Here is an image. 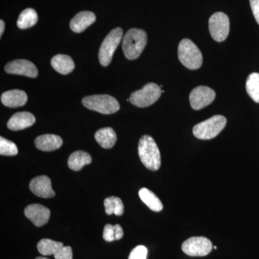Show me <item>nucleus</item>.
<instances>
[{
    "label": "nucleus",
    "mask_w": 259,
    "mask_h": 259,
    "mask_svg": "<svg viewBox=\"0 0 259 259\" xmlns=\"http://www.w3.org/2000/svg\"><path fill=\"white\" fill-rule=\"evenodd\" d=\"M148 37L142 29L131 28L122 39V48L124 55L129 60L138 59L147 44Z\"/></svg>",
    "instance_id": "f257e3e1"
},
{
    "label": "nucleus",
    "mask_w": 259,
    "mask_h": 259,
    "mask_svg": "<svg viewBox=\"0 0 259 259\" xmlns=\"http://www.w3.org/2000/svg\"><path fill=\"white\" fill-rule=\"evenodd\" d=\"M140 159L148 169L157 171L161 166V154L157 144L148 135L143 136L139 143Z\"/></svg>",
    "instance_id": "f03ea898"
},
{
    "label": "nucleus",
    "mask_w": 259,
    "mask_h": 259,
    "mask_svg": "<svg viewBox=\"0 0 259 259\" xmlns=\"http://www.w3.org/2000/svg\"><path fill=\"white\" fill-rule=\"evenodd\" d=\"M178 57L180 62L189 69H198L202 64V53L188 38L181 40L178 47Z\"/></svg>",
    "instance_id": "7ed1b4c3"
},
{
    "label": "nucleus",
    "mask_w": 259,
    "mask_h": 259,
    "mask_svg": "<svg viewBox=\"0 0 259 259\" xmlns=\"http://www.w3.org/2000/svg\"><path fill=\"white\" fill-rule=\"evenodd\" d=\"M226 123L227 120L224 116H213L194 126V136L201 140L214 139L225 128Z\"/></svg>",
    "instance_id": "20e7f679"
},
{
    "label": "nucleus",
    "mask_w": 259,
    "mask_h": 259,
    "mask_svg": "<svg viewBox=\"0 0 259 259\" xmlns=\"http://www.w3.org/2000/svg\"><path fill=\"white\" fill-rule=\"evenodd\" d=\"M83 106L90 110L110 115L120 110V105L115 97L108 95H96L84 97L82 100Z\"/></svg>",
    "instance_id": "39448f33"
},
{
    "label": "nucleus",
    "mask_w": 259,
    "mask_h": 259,
    "mask_svg": "<svg viewBox=\"0 0 259 259\" xmlns=\"http://www.w3.org/2000/svg\"><path fill=\"white\" fill-rule=\"evenodd\" d=\"M162 93L161 87L155 83H148L141 90L131 94L130 101L138 107H148L157 101Z\"/></svg>",
    "instance_id": "423d86ee"
},
{
    "label": "nucleus",
    "mask_w": 259,
    "mask_h": 259,
    "mask_svg": "<svg viewBox=\"0 0 259 259\" xmlns=\"http://www.w3.org/2000/svg\"><path fill=\"white\" fill-rule=\"evenodd\" d=\"M122 29L116 28L105 37L99 52V60L102 66H107L111 63L112 56L122 40Z\"/></svg>",
    "instance_id": "0eeeda50"
},
{
    "label": "nucleus",
    "mask_w": 259,
    "mask_h": 259,
    "mask_svg": "<svg viewBox=\"0 0 259 259\" xmlns=\"http://www.w3.org/2000/svg\"><path fill=\"white\" fill-rule=\"evenodd\" d=\"M209 30L211 36L215 41L226 40L230 32V20L228 15L222 12L214 13L209 20Z\"/></svg>",
    "instance_id": "6e6552de"
},
{
    "label": "nucleus",
    "mask_w": 259,
    "mask_h": 259,
    "mask_svg": "<svg viewBox=\"0 0 259 259\" xmlns=\"http://www.w3.org/2000/svg\"><path fill=\"white\" fill-rule=\"evenodd\" d=\"M182 249L190 256H205L212 249V242L204 237H192L182 243Z\"/></svg>",
    "instance_id": "1a4fd4ad"
},
{
    "label": "nucleus",
    "mask_w": 259,
    "mask_h": 259,
    "mask_svg": "<svg viewBox=\"0 0 259 259\" xmlns=\"http://www.w3.org/2000/svg\"><path fill=\"white\" fill-rule=\"evenodd\" d=\"M215 96V92L212 89L206 86L197 87L190 95L191 107L195 110H201L210 105Z\"/></svg>",
    "instance_id": "9d476101"
},
{
    "label": "nucleus",
    "mask_w": 259,
    "mask_h": 259,
    "mask_svg": "<svg viewBox=\"0 0 259 259\" xmlns=\"http://www.w3.org/2000/svg\"><path fill=\"white\" fill-rule=\"evenodd\" d=\"M5 70L8 74L23 75L30 78H36L38 75L35 65L25 59H18L8 63Z\"/></svg>",
    "instance_id": "9b49d317"
},
{
    "label": "nucleus",
    "mask_w": 259,
    "mask_h": 259,
    "mask_svg": "<svg viewBox=\"0 0 259 259\" xmlns=\"http://www.w3.org/2000/svg\"><path fill=\"white\" fill-rule=\"evenodd\" d=\"M25 215L35 226L41 227L49 222L50 218V209L41 204H32L25 209Z\"/></svg>",
    "instance_id": "f8f14e48"
},
{
    "label": "nucleus",
    "mask_w": 259,
    "mask_h": 259,
    "mask_svg": "<svg viewBox=\"0 0 259 259\" xmlns=\"http://www.w3.org/2000/svg\"><path fill=\"white\" fill-rule=\"evenodd\" d=\"M30 190L35 195L42 198H51L56 195L51 186V181L47 176L37 177L32 180Z\"/></svg>",
    "instance_id": "ddd939ff"
},
{
    "label": "nucleus",
    "mask_w": 259,
    "mask_h": 259,
    "mask_svg": "<svg viewBox=\"0 0 259 259\" xmlns=\"http://www.w3.org/2000/svg\"><path fill=\"white\" fill-rule=\"evenodd\" d=\"M35 117L30 112H20L12 116L8 122V128L13 131H20L35 123Z\"/></svg>",
    "instance_id": "4468645a"
},
{
    "label": "nucleus",
    "mask_w": 259,
    "mask_h": 259,
    "mask_svg": "<svg viewBox=\"0 0 259 259\" xmlns=\"http://www.w3.org/2000/svg\"><path fill=\"white\" fill-rule=\"evenodd\" d=\"M96 21V16L92 12H80L71 20L70 28L76 33L82 32Z\"/></svg>",
    "instance_id": "2eb2a0df"
},
{
    "label": "nucleus",
    "mask_w": 259,
    "mask_h": 259,
    "mask_svg": "<svg viewBox=\"0 0 259 259\" xmlns=\"http://www.w3.org/2000/svg\"><path fill=\"white\" fill-rule=\"evenodd\" d=\"M1 101L5 106L15 108L24 106L28 101V96L22 90H10L2 95Z\"/></svg>",
    "instance_id": "dca6fc26"
},
{
    "label": "nucleus",
    "mask_w": 259,
    "mask_h": 259,
    "mask_svg": "<svg viewBox=\"0 0 259 259\" xmlns=\"http://www.w3.org/2000/svg\"><path fill=\"white\" fill-rule=\"evenodd\" d=\"M63 141L60 136L54 134H46L37 137L35 145L37 149L42 151H52L62 146Z\"/></svg>",
    "instance_id": "f3484780"
},
{
    "label": "nucleus",
    "mask_w": 259,
    "mask_h": 259,
    "mask_svg": "<svg viewBox=\"0 0 259 259\" xmlns=\"http://www.w3.org/2000/svg\"><path fill=\"white\" fill-rule=\"evenodd\" d=\"M95 140L101 147L110 149L115 146L117 136L112 127H103L97 131L95 135Z\"/></svg>",
    "instance_id": "a211bd4d"
},
{
    "label": "nucleus",
    "mask_w": 259,
    "mask_h": 259,
    "mask_svg": "<svg viewBox=\"0 0 259 259\" xmlns=\"http://www.w3.org/2000/svg\"><path fill=\"white\" fill-rule=\"evenodd\" d=\"M51 66L57 72L61 74H68L74 70V61L69 56L59 54L51 59Z\"/></svg>",
    "instance_id": "6ab92c4d"
},
{
    "label": "nucleus",
    "mask_w": 259,
    "mask_h": 259,
    "mask_svg": "<svg viewBox=\"0 0 259 259\" xmlns=\"http://www.w3.org/2000/svg\"><path fill=\"white\" fill-rule=\"evenodd\" d=\"M92 163V157L88 153L82 151H75L71 153L68 160V166L75 171H80L85 165Z\"/></svg>",
    "instance_id": "aec40b11"
},
{
    "label": "nucleus",
    "mask_w": 259,
    "mask_h": 259,
    "mask_svg": "<svg viewBox=\"0 0 259 259\" xmlns=\"http://www.w3.org/2000/svg\"><path fill=\"white\" fill-rule=\"evenodd\" d=\"M139 197L144 203L146 204L154 212H160L163 209V204L157 196L146 188L141 189L139 191Z\"/></svg>",
    "instance_id": "412c9836"
},
{
    "label": "nucleus",
    "mask_w": 259,
    "mask_h": 259,
    "mask_svg": "<svg viewBox=\"0 0 259 259\" xmlns=\"http://www.w3.org/2000/svg\"><path fill=\"white\" fill-rule=\"evenodd\" d=\"M38 17L35 10L32 8L24 10L19 16L17 25L19 28L27 29L31 28L37 23Z\"/></svg>",
    "instance_id": "4be33fe9"
},
{
    "label": "nucleus",
    "mask_w": 259,
    "mask_h": 259,
    "mask_svg": "<svg viewBox=\"0 0 259 259\" xmlns=\"http://www.w3.org/2000/svg\"><path fill=\"white\" fill-rule=\"evenodd\" d=\"M63 246L64 244L61 242L53 241L47 238L40 240L37 245L39 253L44 255H54Z\"/></svg>",
    "instance_id": "5701e85b"
},
{
    "label": "nucleus",
    "mask_w": 259,
    "mask_h": 259,
    "mask_svg": "<svg viewBox=\"0 0 259 259\" xmlns=\"http://www.w3.org/2000/svg\"><path fill=\"white\" fill-rule=\"evenodd\" d=\"M105 212L109 215L115 214L117 216H121L124 213V204L122 200L119 197H107L104 201Z\"/></svg>",
    "instance_id": "b1692460"
},
{
    "label": "nucleus",
    "mask_w": 259,
    "mask_h": 259,
    "mask_svg": "<svg viewBox=\"0 0 259 259\" xmlns=\"http://www.w3.org/2000/svg\"><path fill=\"white\" fill-rule=\"evenodd\" d=\"M245 88L250 98L259 103V74L252 73L248 76L245 83Z\"/></svg>",
    "instance_id": "393cba45"
},
{
    "label": "nucleus",
    "mask_w": 259,
    "mask_h": 259,
    "mask_svg": "<svg viewBox=\"0 0 259 259\" xmlns=\"http://www.w3.org/2000/svg\"><path fill=\"white\" fill-rule=\"evenodd\" d=\"M18 153V147L15 143L5 138H0V154L2 156H15Z\"/></svg>",
    "instance_id": "a878e982"
},
{
    "label": "nucleus",
    "mask_w": 259,
    "mask_h": 259,
    "mask_svg": "<svg viewBox=\"0 0 259 259\" xmlns=\"http://www.w3.org/2000/svg\"><path fill=\"white\" fill-rule=\"evenodd\" d=\"M148 250L144 245H138L130 253L128 259H146Z\"/></svg>",
    "instance_id": "bb28decb"
},
{
    "label": "nucleus",
    "mask_w": 259,
    "mask_h": 259,
    "mask_svg": "<svg viewBox=\"0 0 259 259\" xmlns=\"http://www.w3.org/2000/svg\"><path fill=\"white\" fill-rule=\"evenodd\" d=\"M54 255L55 259H73L72 249L70 246H63Z\"/></svg>",
    "instance_id": "cd10ccee"
},
{
    "label": "nucleus",
    "mask_w": 259,
    "mask_h": 259,
    "mask_svg": "<svg viewBox=\"0 0 259 259\" xmlns=\"http://www.w3.org/2000/svg\"><path fill=\"white\" fill-rule=\"evenodd\" d=\"M103 238L105 241L112 242L115 241V230L114 226L110 224H107L104 228Z\"/></svg>",
    "instance_id": "c85d7f7f"
},
{
    "label": "nucleus",
    "mask_w": 259,
    "mask_h": 259,
    "mask_svg": "<svg viewBox=\"0 0 259 259\" xmlns=\"http://www.w3.org/2000/svg\"><path fill=\"white\" fill-rule=\"evenodd\" d=\"M249 1L252 13L257 23L259 25V0H249Z\"/></svg>",
    "instance_id": "c756f323"
},
{
    "label": "nucleus",
    "mask_w": 259,
    "mask_h": 259,
    "mask_svg": "<svg viewBox=\"0 0 259 259\" xmlns=\"http://www.w3.org/2000/svg\"><path fill=\"white\" fill-rule=\"evenodd\" d=\"M114 230H115V238L116 240H120L123 237L124 232L122 227L120 225L117 224L114 226Z\"/></svg>",
    "instance_id": "7c9ffc66"
},
{
    "label": "nucleus",
    "mask_w": 259,
    "mask_h": 259,
    "mask_svg": "<svg viewBox=\"0 0 259 259\" xmlns=\"http://www.w3.org/2000/svg\"><path fill=\"white\" fill-rule=\"evenodd\" d=\"M5 30V23L3 20H0V36L3 35Z\"/></svg>",
    "instance_id": "2f4dec72"
},
{
    "label": "nucleus",
    "mask_w": 259,
    "mask_h": 259,
    "mask_svg": "<svg viewBox=\"0 0 259 259\" xmlns=\"http://www.w3.org/2000/svg\"><path fill=\"white\" fill-rule=\"evenodd\" d=\"M35 259H49V258H44V257H37V258H36Z\"/></svg>",
    "instance_id": "473e14b6"
}]
</instances>
